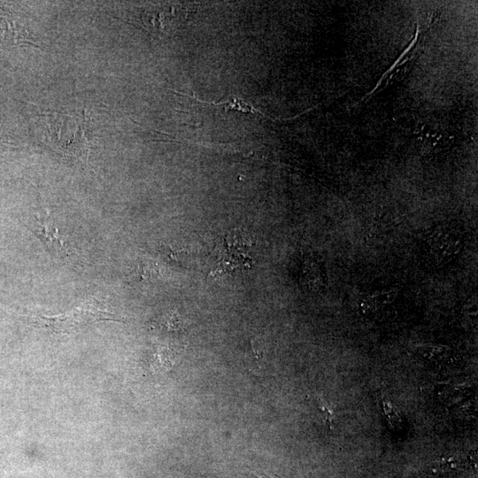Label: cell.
Listing matches in <instances>:
<instances>
[{"instance_id": "6da1fadb", "label": "cell", "mask_w": 478, "mask_h": 478, "mask_svg": "<svg viewBox=\"0 0 478 478\" xmlns=\"http://www.w3.org/2000/svg\"><path fill=\"white\" fill-rule=\"evenodd\" d=\"M30 319L38 328L58 334L73 333L79 326L100 320L121 321L115 314L89 301L69 312L52 316L36 315Z\"/></svg>"}, {"instance_id": "7a4b0ae2", "label": "cell", "mask_w": 478, "mask_h": 478, "mask_svg": "<svg viewBox=\"0 0 478 478\" xmlns=\"http://www.w3.org/2000/svg\"><path fill=\"white\" fill-rule=\"evenodd\" d=\"M33 232L39 239L57 256L61 258L69 257L68 251L59 234L58 228L53 224L50 215L46 212L43 215L35 216V222Z\"/></svg>"}, {"instance_id": "3957f363", "label": "cell", "mask_w": 478, "mask_h": 478, "mask_svg": "<svg viewBox=\"0 0 478 478\" xmlns=\"http://www.w3.org/2000/svg\"><path fill=\"white\" fill-rule=\"evenodd\" d=\"M463 246L461 237L446 229H436L429 237L430 252L443 262L455 258Z\"/></svg>"}, {"instance_id": "277c9868", "label": "cell", "mask_w": 478, "mask_h": 478, "mask_svg": "<svg viewBox=\"0 0 478 478\" xmlns=\"http://www.w3.org/2000/svg\"><path fill=\"white\" fill-rule=\"evenodd\" d=\"M399 288L390 287L377 289L363 295L358 303V309L363 314H373L390 305L398 297Z\"/></svg>"}, {"instance_id": "5b68a950", "label": "cell", "mask_w": 478, "mask_h": 478, "mask_svg": "<svg viewBox=\"0 0 478 478\" xmlns=\"http://www.w3.org/2000/svg\"><path fill=\"white\" fill-rule=\"evenodd\" d=\"M173 12L166 6L147 10L143 14V21L148 31L161 35L169 33L174 27Z\"/></svg>"}, {"instance_id": "8992f818", "label": "cell", "mask_w": 478, "mask_h": 478, "mask_svg": "<svg viewBox=\"0 0 478 478\" xmlns=\"http://www.w3.org/2000/svg\"><path fill=\"white\" fill-rule=\"evenodd\" d=\"M413 351L427 360L439 362L449 358L451 349L443 344L418 343L413 346Z\"/></svg>"}, {"instance_id": "52a82bcc", "label": "cell", "mask_w": 478, "mask_h": 478, "mask_svg": "<svg viewBox=\"0 0 478 478\" xmlns=\"http://www.w3.org/2000/svg\"><path fill=\"white\" fill-rule=\"evenodd\" d=\"M190 97L194 98L195 100H197V101H198L200 103H205V104L217 105V106L218 105H222V106H224L225 110H229L230 109V110H235V111L241 112H243V113H258V114L263 115L266 118L270 119L267 115L264 114L259 110L254 108V106L251 104L246 102L245 100H243V99H242L240 97L230 96L229 98L226 99V100H223V101H220V102L203 101V100H200L199 98H197V96H190Z\"/></svg>"}, {"instance_id": "ba28073f", "label": "cell", "mask_w": 478, "mask_h": 478, "mask_svg": "<svg viewBox=\"0 0 478 478\" xmlns=\"http://www.w3.org/2000/svg\"><path fill=\"white\" fill-rule=\"evenodd\" d=\"M318 408L320 409L322 416L325 418L326 425L331 428L332 422L334 419V410L333 407L329 405L328 403L325 402L323 399H318Z\"/></svg>"}, {"instance_id": "9c48e42d", "label": "cell", "mask_w": 478, "mask_h": 478, "mask_svg": "<svg viewBox=\"0 0 478 478\" xmlns=\"http://www.w3.org/2000/svg\"><path fill=\"white\" fill-rule=\"evenodd\" d=\"M439 466L443 471H451L459 468L462 466V460L458 457H445L441 459L440 463L438 462Z\"/></svg>"}, {"instance_id": "30bf717a", "label": "cell", "mask_w": 478, "mask_h": 478, "mask_svg": "<svg viewBox=\"0 0 478 478\" xmlns=\"http://www.w3.org/2000/svg\"><path fill=\"white\" fill-rule=\"evenodd\" d=\"M251 478H274L265 474H251Z\"/></svg>"}]
</instances>
